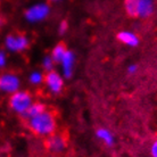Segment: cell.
<instances>
[{"label": "cell", "mask_w": 157, "mask_h": 157, "mask_svg": "<svg viewBox=\"0 0 157 157\" xmlns=\"http://www.w3.org/2000/svg\"><path fill=\"white\" fill-rule=\"evenodd\" d=\"M29 129L36 136L40 137H49L55 133L57 129L56 118L52 113L44 110L38 116H34L28 120Z\"/></svg>", "instance_id": "6da1fadb"}, {"label": "cell", "mask_w": 157, "mask_h": 157, "mask_svg": "<svg viewBox=\"0 0 157 157\" xmlns=\"http://www.w3.org/2000/svg\"><path fill=\"white\" fill-rule=\"evenodd\" d=\"M31 94L26 91H16L12 94L10 99H9V106L15 113L24 115L25 112L29 109V107L32 104Z\"/></svg>", "instance_id": "7a4b0ae2"}, {"label": "cell", "mask_w": 157, "mask_h": 157, "mask_svg": "<svg viewBox=\"0 0 157 157\" xmlns=\"http://www.w3.org/2000/svg\"><path fill=\"white\" fill-rule=\"evenodd\" d=\"M49 13H50L49 6L44 2H40L28 8L24 16H25V20L30 23H39L47 18Z\"/></svg>", "instance_id": "3957f363"}, {"label": "cell", "mask_w": 157, "mask_h": 157, "mask_svg": "<svg viewBox=\"0 0 157 157\" xmlns=\"http://www.w3.org/2000/svg\"><path fill=\"white\" fill-rule=\"evenodd\" d=\"M5 46L8 50L20 52V51L25 50L29 47V40L23 34H9L6 36Z\"/></svg>", "instance_id": "277c9868"}, {"label": "cell", "mask_w": 157, "mask_h": 157, "mask_svg": "<svg viewBox=\"0 0 157 157\" xmlns=\"http://www.w3.org/2000/svg\"><path fill=\"white\" fill-rule=\"evenodd\" d=\"M43 82L46 83L48 90L50 91L51 94H59L64 88V80L62 78V75L54 70L47 72V74L44 75Z\"/></svg>", "instance_id": "5b68a950"}, {"label": "cell", "mask_w": 157, "mask_h": 157, "mask_svg": "<svg viewBox=\"0 0 157 157\" xmlns=\"http://www.w3.org/2000/svg\"><path fill=\"white\" fill-rule=\"evenodd\" d=\"M20 89V78L13 73H5L0 75V91L14 94Z\"/></svg>", "instance_id": "8992f818"}, {"label": "cell", "mask_w": 157, "mask_h": 157, "mask_svg": "<svg viewBox=\"0 0 157 157\" xmlns=\"http://www.w3.org/2000/svg\"><path fill=\"white\" fill-rule=\"evenodd\" d=\"M46 146L49 151L54 154H59L64 151L67 147V140L63 134H51L47 137Z\"/></svg>", "instance_id": "52a82bcc"}, {"label": "cell", "mask_w": 157, "mask_h": 157, "mask_svg": "<svg viewBox=\"0 0 157 157\" xmlns=\"http://www.w3.org/2000/svg\"><path fill=\"white\" fill-rule=\"evenodd\" d=\"M74 62L75 56L71 50L67 49L66 54L64 55L63 59L60 60V65H62V72L63 75L66 78H70L73 75V70H74Z\"/></svg>", "instance_id": "ba28073f"}, {"label": "cell", "mask_w": 157, "mask_h": 157, "mask_svg": "<svg viewBox=\"0 0 157 157\" xmlns=\"http://www.w3.org/2000/svg\"><path fill=\"white\" fill-rule=\"evenodd\" d=\"M117 40L128 47H137L139 44V38L130 31H121L117 34Z\"/></svg>", "instance_id": "9c48e42d"}, {"label": "cell", "mask_w": 157, "mask_h": 157, "mask_svg": "<svg viewBox=\"0 0 157 157\" xmlns=\"http://www.w3.org/2000/svg\"><path fill=\"white\" fill-rule=\"evenodd\" d=\"M154 10V2L153 0H139L138 6V14L137 16L146 18L153 14Z\"/></svg>", "instance_id": "30bf717a"}, {"label": "cell", "mask_w": 157, "mask_h": 157, "mask_svg": "<svg viewBox=\"0 0 157 157\" xmlns=\"http://www.w3.org/2000/svg\"><path fill=\"white\" fill-rule=\"evenodd\" d=\"M96 136L100 141H102L106 146H113L114 145V137L109 130L105 129V128H100L96 131Z\"/></svg>", "instance_id": "8fae6325"}, {"label": "cell", "mask_w": 157, "mask_h": 157, "mask_svg": "<svg viewBox=\"0 0 157 157\" xmlns=\"http://www.w3.org/2000/svg\"><path fill=\"white\" fill-rule=\"evenodd\" d=\"M46 110V106L43 105L42 102H32L31 106L29 107V109L25 112V114L23 115L25 118H32L34 116H38L41 113H43Z\"/></svg>", "instance_id": "7c38bea8"}, {"label": "cell", "mask_w": 157, "mask_h": 157, "mask_svg": "<svg viewBox=\"0 0 157 157\" xmlns=\"http://www.w3.org/2000/svg\"><path fill=\"white\" fill-rule=\"evenodd\" d=\"M67 51V48L66 46L64 44V43H58V44H56L52 51H51V58L54 59V62L56 64H59L60 63V60L63 59L64 55L66 54Z\"/></svg>", "instance_id": "4fadbf2b"}, {"label": "cell", "mask_w": 157, "mask_h": 157, "mask_svg": "<svg viewBox=\"0 0 157 157\" xmlns=\"http://www.w3.org/2000/svg\"><path fill=\"white\" fill-rule=\"evenodd\" d=\"M139 0H124V8L126 14L131 17H137Z\"/></svg>", "instance_id": "5bb4252c"}, {"label": "cell", "mask_w": 157, "mask_h": 157, "mask_svg": "<svg viewBox=\"0 0 157 157\" xmlns=\"http://www.w3.org/2000/svg\"><path fill=\"white\" fill-rule=\"evenodd\" d=\"M44 80V76L42 75V73L39 71H34L32 72L30 76H29V81L33 84V86H38V84H41Z\"/></svg>", "instance_id": "9a60e30c"}, {"label": "cell", "mask_w": 157, "mask_h": 157, "mask_svg": "<svg viewBox=\"0 0 157 157\" xmlns=\"http://www.w3.org/2000/svg\"><path fill=\"white\" fill-rule=\"evenodd\" d=\"M55 64L56 63L54 62V59L51 58V56H46L42 60V66L47 72L52 71V68H54V65H55Z\"/></svg>", "instance_id": "2e32d148"}, {"label": "cell", "mask_w": 157, "mask_h": 157, "mask_svg": "<svg viewBox=\"0 0 157 157\" xmlns=\"http://www.w3.org/2000/svg\"><path fill=\"white\" fill-rule=\"evenodd\" d=\"M67 29H68V24H67L66 21H63V22H60L58 25V32L59 34H65L67 32Z\"/></svg>", "instance_id": "e0dca14e"}, {"label": "cell", "mask_w": 157, "mask_h": 157, "mask_svg": "<svg viewBox=\"0 0 157 157\" xmlns=\"http://www.w3.org/2000/svg\"><path fill=\"white\" fill-rule=\"evenodd\" d=\"M150 155L151 157H157V139L153 142V145L150 147Z\"/></svg>", "instance_id": "ac0fdd59"}, {"label": "cell", "mask_w": 157, "mask_h": 157, "mask_svg": "<svg viewBox=\"0 0 157 157\" xmlns=\"http://www.w3.org/2000/svg\"><path fill=\"white\" fill-rule=\"evenodd\" d=\"M7 58H6V54L4 51H0V67H4L6 65Z\"/></svg>", "instance_id": "d6986e66"}, {"label": "cell", "mask_w": 157, "mask_h": 157, "mask_svg": "<svg viewBox=\"0 0 157 157\" xmlns=\"http://www.w3.org/2000/svg\"><path fill=\"white\" fill-rule=\"evenodd\" d=\"M138 70L137 65H130L129 67H128V72H129L130 74H133V73H136Z\"/></svg>", "instance_id": "ffe728a7"}, {"label": "cell", "mask_w": 157, "mask_h": 157, "mask_svg": "<svg viewBox=\"0 0 157 157\" xmlns=\"http://www.w3.org/2000/svg\"><path fill=\"white\" fill-rule=\"evenodd\" d=\"M2 25V20H1V17H0V26Z\"/></svg>", "instance_id": "44dd1931"}, {"label": "cell", "mask_w": 157, "mask_h": 157, "mask_svg": "<svg viewBox=\"0 0 157 157\" xmlns=\"http://www.w3.org/2000/svg\"><path fill=\"white\" fill-rule=\"evenodd\" d=\"M51 1H55V2H57V1H60V0H51Z\"/></svg>", "instance_id": "7402d4cb"}, {"label": "cell", "mask_w": 157, "mask_h": 157, "mask_svg": "<svg viewBox=\"0 0 157 157\" xmlns=\"http://www.w3.org/2000/svg\"><path fill=\"white\" fill-rule=\"evenodd\" d=\"M50 157H55V156H50Z\"/></svg>", "instance_id": "603a6c76"}]
</instances>
